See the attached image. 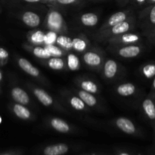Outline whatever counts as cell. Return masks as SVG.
<instances>
[{
  "instance_id": "6da1fadb",
  "label": "cell",
  "mask_w": 155,
  "mask_h": 155,
  "mask_svg": "<svg viewBox=\"0 0 155 155\" xmlns=\"http://www.w3.org/2000/svg\"><path fill=\"white\" fill-rule=\"evenodd\" d=\"M135 24H136L135 18L132 15L125 21L119 23L107 30L98 32L97 33V38L100 41H107L110 38L130 32L135 28Z\"/></svg>"
},
{
  "instance_id": "7a4b0ae2",
  "label": "cell",
  "mask_w": 155,
  "mask_h": 155,
  "mask_svg": "<svg viewBox=\"0 0 155 155\" xmlns=\"http://www.w3.org/2000/svg\"><path fill=\"white\" fill-rule=\"evenodd\" d=\"M45 25L49 30L63 34L67 30L66 24L62 14L55 8H50L46 15Z\"/></svg>"
},
{
  "instance_id": "3957f363",
  "label": "cell",
  "mask_w": 155,
  "mask_h": 155,
  "mask_svg": "<svg viewBox=\"0 0 155 155\" xmlns=\"http://www.w3.org/2000/svg\"><path fill=\"white\" fill-rule=\"evenodd\" d=\"M82 60L85 64L93 69H100L104 62V53L97 48L87 50L84 52Z\"/></svg>"
},
{
  "instance_id": "277c9868",
  "label": "cell",
  "mask_w": 155,
  "mask_h": 155,
  "mask_svg": "<svg viewBox=\"0 0 155 155\" xmlns=\"http://www.w3.org/2000/svg\"><path fill=\"white\" fill-rule=\"evenodd\" d=\"M141 27L144 34L147 36L150 30L155 26V4L150 5L143 9L139 15Z\"/></svg>"
},
{
  "instance_id": "5b68a950",
  "label": "cell",
  "mask_w": 155,
  "mask_h": 155,
  "mask_svg": "<svg viewBox=\"0 0 155 155\" xmlns=\"http://www.w3.org/2000/svg\"><path fill=\"white\" fill-rule=\"evenodd\" d=\"M141 36L138 33H126L119 36L110 38L107 40V42L112 47H119L122 45H130V44H138L141 42Z\"/></svg>"
},
{
  "instance_id": "8992f818",
  "label": "cell",
  "mask_w": 155,
  "mask_h": 155,
  "mask_svg": "<svg viewBox=\"0 0 155 155\" xmlns=\"http://www.w3.org/2000/svg\"><path fill=\"white\" fill-rule=\"evenodd\" d=\"M113 124L118 130L126 134L131 136H138L139 134V131L136 126L129 118L120 117L113 121Z\"/></svg>"
},
{
  "instance_id": "52a82bcc",
  "label": "cell",
  "mask_w": 155,
  "mask_h": 155,
  "mask_svg": "<svg viewBox=\"0 0 155 155\" xmlns=\"http://www.w3.org/2000/svg\"><path fill=\"white\" fill-rule=\"evenodd\" d=\"M115 48L116 54L123 58H133L137 57L142 52L143 50L142 46L138 44H130Z\"/></svg>"
},
{
  "instance_id": "ba28073f",
  "label": "cell",
  "mask_w": 155,
  "mask_h": 155,
  "mask_svg": "<svg viewBox=\"0 0 155 155\" xmlns=\"http://www.w3.org/2000/svg\"><path fill=\"white\" fill-rule=\"evenodd\" d=\"M30 87V91L34 95L35 98L41 103L45 107H54L56 104V101H55L54 98L46 92L42 88L37 87L31 85L29 86Z\"/></svg>"
},
{
  "instance_id": "9c48e42d",
  "label": "cell",
  "mask_w": 155,
  "mask_h": 155,
  "mask_svg": "<svg viewBox=\"0 0 155 155\" xmlns=\"http://www.w3.org/2000/svg\"><path fill=\"white\" fill-rule=\"evenodd\" d=\"M131 15H132V14H131L130 11H119V12H115V13L112 14V15L105 21V23L102 25V27H100V29L99 30L98 32H101L103 31V30H107V29L113 27V26L119 24V23L125 21L126 20H127Z\"/></svg>"
},
{
  "instance_id": "30bf717a",
  "label": "cell",
  "mask_w": 155,
  "mask_h": 155,
  "mask_svg": "<svg viewBox=\"0 0 155 155\" xmlns=\"http://www.w3.org/2000/svg\"><path fill=\"white\" fill-rule=\"evenodd\" d=\"M18 65L24 73L28 74L30 77L40 80H43L42 74L40 73V70L36 68L34 65L32 64L27 59L24 58H18Z\"/></svg>"
},
{
  "instance_id": "8fae6325",
  "label": "cell",
  "mask_w": 155,
  "mask_h": 155,
  "mask_svg": "<svg viewBox=\"0 0 155 155\" xmlns=\"http://www.w3.org/2000/svg\"><path fill=\"white\" fill-rule=\"evenodd\" d=\"M119 64L113 59H106L103 64V74L107 80H113L119 73Z\"/></svg>"
},
{
  "instance_id": "7c38bea8",
  "label": "cell",
  "mask_w": 155,
  "mask_h": 155,
  "mask_svg": "<svg viewBox=\"0 0 155 155\" xmlns=\"http://www.w3.org/2000/svg\"><path fill=\"white\" fill-rule=\"evenodd\" d=\"M49 126L59 133L68 134L72 133V127L65 120L59 117H51L49 120Z\"/></svg>"
},
{
  "instance_id": "4fadbf2b",
  "label": "cell",
  "mask_w": 155,
  "mask_h": 155,
  "mask_svg": "<svg viewBox=\"0 0 155 155\" xmlns=\"http://www.w3.org/2000/svg\"><path fill=\"white\" fill-rule=\"evenodd\" d=\"M141 107L144 115L149 120L155 124V99L151 95L146 97L142 101Z\"/></svg>"
},
{
  "instance_id": "5bb4252c",
  "label": "cell",
  "mask_w": 155,
  "mask_h": 155,
  "mask_svg": "<svg viewBox=\"0 0 155 155\" xmlns=\"http://www.w3.org/2000/svg\"><path fill=\"white\" fill-rule=\"evenodd\" d=\"M69 146L65 143H56L46 146L42 150L43 155H65L69 151Z\"/></svg>"
},
{
  "instance_id": "9a60e30c",
  "label": "cell",
  "mask_w": 155,
  "mask_h": 155,
  "mask_svg": "<svg viewBox=\"0 0 155 155\" xmlns=\"http://www.w3.org/2000/svg\"><path fill=\"white\" fill-rule=\"evenodd\" d=\"M11 95H12V99L15 101V103H18V104L27 105L30 102V96L27 92L22 88L18 87V86L12 88L11 91Z\"/></svg>"
},
{
  "instance_id": "2e32d148",
  "label": "cell",
  "mask_w": 155,
  "mask_h": 155,
  "mask_svg": "<svg viewBox=\"0 0 155 155\" xmlns=\"http://www.w3.org/2000/svg\"><path fill=\"white\" fill-rule=\"evenodd\" d=\"M21 21L27 27L30 28L37 27L40 24V17L36 12L27 11L21 15Z\"/></svg>"
},
{
  "instance_id": "e0dca14e",
  "label": "cell",
  "mask_w": 155,
  "mask_h": 155,
  "mask_svg": "<svg viewBox=\"0 0 155 155\" xmlns=\"http://www.w3.org/2000/svg\"><path fill=\"white\" fill-rule=\"evenodd\" d=\"M24 48L39 59L47 60L51 58V55L46 49L44 45H33L30 44V45H24Z\"/></svg>"
},
{
  "instance_id": "ac0fdd59",
  "label": "cell",
  "mask_w": 155,
  "mask_h": 155,
  "mask_svg": "<svg viewBox=\"0 0 155 155\" xmlns=\"http://www.w3.org/2000/svg\"><path fill=\"white\" fill-rule=\"evenodd\" d=\"M90 41L84 35H80L72 39V49L79 53H83L88 49Z\"/></svg>"
},
{
  "instance_id": "d6986e66",
  "label": "cell",
  "mask_w": 155,
  "mask_h": 155,
  "mask_svg": "<svg viewBox=\"0 0 155 155\" xmlns=\"http://www.w3.org/2000/svg\"><path fill=\"white\" fill-rule=\"evenodd\" d=\"M12 111L17 117L23 120H30L32 118L31 111L24 104L15 103L12 106Z\"/></svg>"
},
{
  "instance_id": "ffe728a7",
  "label": "cell",
  "mask_w": 155,
  "mask_h": 155,
  "mask_svg": "<svg viewBox=\"0 0 155 155\" xmlns=\"http://www.w3.org/2000/svg\"><path fill=\"white\" fill-rule=\"evenodd\" d=\"M76 95L84 101L87 107H94L98 104L97 98L94 95V94L90 93L82 89H77L75 90Z\"/></svg>"
},
{
  "instance_id": "44dd1931",
  "label": "cell",
  "mask_w": 155,
  "mask_h": 155,
  "mask_svg": "<svg viewBox=\"0 0 155 155\" xmlns=\"http://www.w3.org/2000/svg\"><path fill=\"white\" fill-rule=\"evenodd\" d=\"M115 91L119 96L130 97L136 92L137 89L132 83H123L117 86Z\"/></svg>"
},
{
  "instance_id": "7402d4cb",
  "label": "cell",
  "mask_w": 155,
  "mask_h": 155,
  "mask_svg": "<svg viewBox=\"0 0 155 155\" xmlns=\"http://www.w3.org/2000/svg\"><path fill=\"white\" fill-rule=\"evenodd\" d=\"M78 85L81 89L90 93L97 94L99 92V88L97 83L88 79H80L78 80Z\"/></svg>"
},
{
  "instance_id": "603a6c76",
  "label": "cell",
  "mask_w": 155,
  "mask_h": 155,
  "mask_svg": "<svg viewBox=\"0 0 155 155\" xmlns=\"http://www.w3.org/2000/svg\"><path fill=\"white\" fill-rule=\"evenodd\" d=\"M44 35L45 33L42 30H33L27 33V38L31 45H44Z\"/></svg>"
},
{
  "instance_id": "cb8c5ba5",
  "label": "cell",
  "mask_w": 155,
  "mask_h": 155,
  "mask_svg": "<svg viewBox=\"0 0 155 155\" xmlns=\"http://www.w3.org/2000/svg\"><path fill=\"white\" fill-rule=\"evenodd\" d=\"M46 61V65L53 71H62L66 68V62L62 57H51Z\"/></svg>"
},
{
  "instance_id": "d4e9b609",
  "label": "cell",
  "mask_w": 155,
  "mask_h": 155,
  "mask_svg": "<svg viewBox=\"0 0 155 155\" xmlns=\"http://www.w3.org/2000/svg\"><path fill=\"white\" fill-rule=\"evenodd\" d=\"M80 20L84 26L92 27L98 24L99 18L96 14L92 13V12H88V13H84L81 15Z\"/></svg>"
},
{
  "instance_id": "484cf974",
  "label": "cell",
  "mask_w": 155,
  "mask_h": 155,
  "mask_svg": "<svg viewBox=\"0 0 155 155\" xmlns=\"http://www.w3.org/2000/svg\"><path fill=\"white\" fill-rule=\"evenodd\" d=\"M68 102L74 110L78 111H83L87 110V105L77 95H70L68 96Z\"/></svg>"
},
{
  "instance_id": "4316f807",
  "label": "cell",
  "mask_w": 155,
  "mask_h": 155,
  "mask_svg": "<svg viewBox=\"0 0 155 155\" xmlns=\"http://www.w3.org/2000/svg\"><path fill=\"white\" fill-rule=\"evenodd\" d=\"M66 67L71 71H76L79 70L81 67L79 58L74 53L68 52L66 58Z\"/></svg>"
},
{
  "instance_id": "83f0119b",
  "label": "cell",
  "mask_w": 155,
  "mask_h": 155,
  "mask_svg": "<svg viewBox=\"0 0 155 155\" xmlns=\"http://www.w3.org/2000/svg\"><path fill=\"white\" fill-rule=\"evenodd\" d=\"M56 44L65 51H69L72 49V39L64 34L58 36Z\"/></svg>"
},
{
  "instance_id": "f1b7e54d",
  "label": "cell",
  "mask_w": 155,
  "mask_h": 155,
  "mask_svg": "<svg viewBox=\"0 0 155 155\" xmlns=\"http://www.w3.org/2000/svg\"><path fill=\"white\" fill-rule=\"evenodd\" d=\"M141 74L146 79H153L155 77V62L147 63L141 68Z\"/></svg>"
},
{
  "instance_id": "f546056e",
  "label": "cell",
  "mask_w": 155,
  "mask_h": 155,
  "mask_svg": "<svg viewBox=\"0 0 155 155\" xmlns=\"http://www.w3.org/2000/svg\"><path fill=\"white\" fill-rule=\"evenodd\" d=\"M46 49L48 51L51 57H62L65 54L66 51L61 48L59 45L52 44V45H44Z\"/></svg>"
},
{
  "instance_id": "4dcf8cb0",
  "label": "cell",
  "mask_w": 155,
  "mask_h": 155,
  "mask_svg": "<svg viewBox=\"0 0 155 155\" xmlns=\"http://www.w3.org/2000/svg\"><path fill=\"white\" fill-rule=\"evenodd\" d=\"M58 36L59 35L56 32L52 31V30H49L47 33H45V35H44V45H52V44L56 43Z\"/></svg>"
},
{
  "instance_id": "1f68e13d",
  "label": "cell",
  "mask_w": 155,
  "mask_h": 155,
  "mask_svg": "<svg viewBox=\"0 0 155 155\" xmlns=\"http://www.w3.org/2000/svg\"><path fill=\"white\" fill-rule=\"evenodd\" d=\"M79 0H56V3H58L62 5H74L78 2Z\"/></svg>"
},
{
  "instance_id": "d6a6232c",
  "label": "cell",
  "mask_w": 155,
  "mask_h": 155,
  "mask_svg": "<svg viewBox=\"0 0 155 155\" xmlns=\"http://www.w3.org/2000/svg\"><path fill=\"white\" fill-rule=\"evenodd\" d=\"M9 53L5 48L0 47V61H5L9 58Z\"/></svg>"
},
{
  "instance_id": "836d02e7",
  "label": "cell",
  "mask_w": 155,
  "mask_h": 155,
  "mask_svg": "<svg viewBox=\"0 0 155 155\" xmlns=\"http://www.w3.org/2000/svg\"><path fill=\"white\" fill-rule=\"evenodd\" d=\"M147 37L150 42L155 44V26L153 27V29L150 30V33L147 34Z\"/></svg>"
},
{
  "instance_id": "e575fe53",
  "label": "cell",
  "mask_w": 155,
  "mask_h": 155,
  "mask_svg": "<svg viewBox=\"0 0 155 155\" xmlns=\"http://www.w3.org/2000/svg\"><path fill=\"white\" fill-rule=\"evenodd\" d=\"M115 154L116 155H133L130 154V153H129L128 151H122V150H118V151H116V153H115Z\"/></svg>"
},
{
  "instance_id": "d590c367",
  "label": "cell",
  "mask_w": 155,
  "mask_h": 155,
  "mask_svg": "<svg viewBox=\"0 0 155 155\" xmlns=\"http://www.w3.org/2000/svg\"><path fill=\"white\" fill-rule=\"evenodd\" d=\"M23 1L26 2L27 3H38L42 2H45V0H23Z\"/></svg>"
},
{
  "instance_id": "8d00e7d4",
  "label": "cell",
  "mask_w": 155,
  "mask_h": 155,
  "mask_svg": "<svg viewBox=\"0 0 155 155\" xmlns=\"http://www.w3.org/2000/svg\"><path fill=\"white\" fill-rule=\"evenodd\" d=\"M117 2L120 5L123 6V5H126L128 2H129V0H116Z\"/></svg>"
},
{
  "instance_id": "74e56055",
  "label": "cell",
  "mask_w": 155,
  "mask_h": 155,
  "mask_svg": "<svg viewBox=\"0 0 155 155\" xmlns=\"http://www.w3.org/2000/svg\"><path fill=\"white\" fill-rule=\"evenodd\" d=\"M153 92H155V77H153L151 86V93H153Z\"/></svg>"
},
{
  "instance_id": "f35d334b",
  "label": "cell",
  "mask_w": 155,
  "mask_h": 155,
  "mask_svg": "<svg viewBox=\"0 0 155 155\" xmlns=\"http://www.w3.org/2000/svg\"><path fill=\"white\" fill-rule=\"evenodd\" d=\"M135 1L137 4L140 5H144L146 3V0H135Z\"/></svg>"
},
{
  "instance_id": "ab89813d",
  "label": "cell",
  "mask_w": 155,
  "mask_h": 155,
  "mask_svg": "<svg viewBox=\"0 0 155 155\" xmlns=\"http://www.w3.org/2000/svg\"><path fill=\"white\" fill-rule=\"evenodd\" d=\"M145 4L148 5H150L155 4V0H146Z\"/></svg>"
},
{
  "instance_id": "60d3db41",
  "label": "cell",
  "mask_w": 155,
  "mask_h": 155,
  "mask_svg": "<svg viewBox=\"0 0 155 155\" xmlns=\"http://www.w3.org/2000/svg\"><path fill=\"white\" fill-rule=\"evenodd\" d=\"M45 2H55L56 3V0H45Z\"/></svg>"
},
{
  "instance_id": "b9f144b4",
  "label": "cell",
  "mask_w": 155,
  "mask_h": 155,
  "mask_svg": "<svg viewBox=\"0 0 155 155\" xmlns=\"http://www.w3.org/2000/svg\"><path fill=\"white\" fill-rule=\"evenodd\" d=\"M1 155H18V154H10V153H7V154H1Z\"/></svg>"
},
{
  "instance_id": "7bdbcfd3",
  "label": "cell",
  "mask_w": 155,
  "mask_h": 155,
  "mask_svg": "<svg viewBox=\"0 0 155 155\" xmlns=\"http://www.w3.org/2000/svg\"><path fill=\"white\" fill-rule=\"evenodd\" d=\"M2 80V72L0 71V81H1Z\"/></svg>"
},
{
  "instance_id": "ee69618b",
  "label": "cell",
  "mask_w": 155,
  "mask_h": 155,
  "mask_svg": "<svg viewBox=\"0 0 155 155\" xmlns=\"http://www.w3.org/2000/svg\"><path fill=\"white\" fill-rule=\"evenodd\" d=\"M151 95L153 97V98H154V99H155V92H153V93H151Z\"/></svg>"
},
{
  "instance_id": "f6af8a7d",
  "label": "cell",
  "mask_w": 155,
  "mask_h": 155,
  "mask_svg": "<svg viewBox=\"0 0 155 155\" xmlns=\"http://www.w3.org/2000/svg\"><path fill=\"white\" fill-rule=\"evenodd\" d=\"M2 122V117H0V124H1Z\"/></svg>"
},
{
  "instance_id": "bcb514c9",
  "label": "cell",
  "mask_w": 155,
  "mask_h": 155,
  "mask_svg": "<svg viewBox=\"0 0 155 155\" xmlns=\"http://www.w3.org/2000/svg\"><path fill=\"white\" fill-rule=\"evenodd\" d=\"M95 1H97V2H101V1H103V0H95Z\"/></svg>"
},
{
  "instance_id": "7dc6e473",
  "label": "cell",
  "mask_w": 155,
  "mask_h": 155,
  "mask_svg": "<svg viewBox=\"0 0 155 155\" xmlns=\"http://www.w3.org/2000/svg\"><path fill=\"white\" fill-rule=\"evenodd\" d=\"M153 127H154V131H155V124H153Z\"/></svg>"
},
{
  "instance_id": "c3c4849f",
  "label": "cell",
  "mask_w": 155,
  "mask_h": 155,
  "mask_svg": "<svg viewBox=\"0 0 155 155\" xmlns=\"http://www.w3.org/2000/svg\"><path fill=\"white\" fill-rule=\"evenodd\" d=\"M92 155H101V154H92Z\"/></svg>"
},
{
  "instance_id": "681fc988",
  "label": "cell",
  "mask_w": 155,
  "mask_h": 155,
  "mask_svg": "<svg viewBox=\"0 0 155 155\" xmlns=\"http://www.w3.org/2000/svg\"><path fill=\"white\" fill-rule=\"evenodd\" d=\"M83 155H90V154H83Z\"/></svg>"
}]
</instances>
